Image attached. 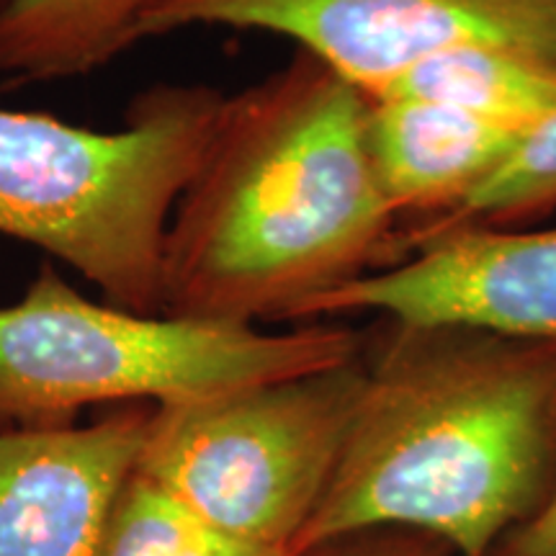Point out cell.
Listing matches in <instances>:
<instances>
[{
    "mask_svg": "<svg viewBox=\"0 0 556 556\" xmlns=\"http://www.w3.org/2000/svg\"><path fill=\"white\" fill-rule=\"evenodd\" d=\"M400 219L368 142V99L296 50L240 93L173 208L163 315L302 325L317 299L389 266Z\"/></svg>",
    "mask_w": 556,
    "mask_h": 556,
    "instance_id": "6da1fadb",
    "label": "cell"
},
{
    "mask_svg": "<svg viewBox=\"0 0 556 556\" xmlns=\"http://www.w3.org/2000/svg\"><path fill=\"white\" fill-rule=\"evenodd\" d=\"M387 323V319H381ZM343 454L294 554L415 528L486 556L544 503L556 462V348L387 323Z\"/></svg>",
    "mask_w": 556,
    "mask_h": 556,
    "instance_id": "7a4b0ae2",
    "label": "cell"
},
{
    "mask_svg": "<svg viewBox=\"0 0 556 556\" xmlns=\"http://www.w3.org/2000/svg\"><path fill=\"white\" fill-rule=\"evenodd\" d=\"M225 99L157 83L114 131L0 106V235L62 261L116 307L160 317L165 229Z\"/></svg>",
    "mask_w": 556,
    "mask_h": 556,
    "instance_id": "3957f363",
    "label": "cell"
},
{
    "mask_svg": "<svg viewBox=\"0 0 556 556\" xmlns=\"http://www.w3.org/2000/svg\"><path fill=\"white\" fill-rule=\"evenodd\" d=\"M366 336L338 319L287 332L148 317L83 296L45 263L0 307V430L75 426L88 407L173 405L351 364Z\"/></svg>",
    "mask_w": 556,
    "mask_h": 556,
    "instance_id": "277c9868",
    "label": "cell"
},
{
    "mask_svg": "<svg viewBox=\"0 0 556 556\" xmlns=\"http://www.w3.org/2000/svg\"><path fill=\"white\" fill-rule=\"evenodd\" d=\"M364 387L361 356L155 405L137 471L225 536L291 556L336 475Z\"/></svg>",
    "mask_w": 556,
    "mask_h": 556,
    "instance_id": "5b68a950",
    "label": "cell"
},
{
    "mask_svg": "<svg viewBox=\"0 0 556 556\" xmlns=\"http://www.w3.org/2000/svg\"><path fill=\"white\" fill-rule=\"evenodd\" d=\"M227 26L296 41L366 99L422 60L462 47H507L556 62V0H163L137 41Z\"/></svg>",
    "mask_w": 556,
    "mask_h": 556,
    "instance_id": "8992f818",
    "label": "cell"
},
{
    "mask_svg": "<svg viewBox=\"0 0 556 556\" xmlns=\"http://www.w3.org/2000/svg\"><path fill=\"white\" fill-rule=\"evenodd\" d=\"M351 315L556 348V227H467L413 240L389 266L317 299L302 325Z\"/></svg>",
    "mask_w": 556,
    "mask_h": 556,
    "instance_id": "52a82bcc",
    "label": "cell"
},
{
    "mask_svg": "<svg viewBox=\"0 0 556 556\" xmlns=\"http://www.w3.org/2000/svg\"><path fill=\"white\" fill-rule=\"evenodd\" d=\"M155 405L88 426L0 430V556H93Z\"/></svg>",
    "mask_w": 556,
    "mask_h": 556,
    "instance_id": "ba28073f",
    "label": "cell"
},
{
    "mask_svg": "<svg viewBox=\"0 0 556 556\" xmlns=\"http://www.w3.org/2000/svg\"><path fill=\"white\" fill-rule=\"evenodd\" d=\"M518 139L516 131L441 103L368 101L371 157L400 222L448 212L505 163Z\"/></svg>",
    "mask_w": 556,
    "mask_h": 556,
    "instance_id": "9c48e42d",
    "label": "cell"
},
{
    "mask_svg": "<svg viewBox=\"0 0 556 556\" xmlns=\"http://www.w3.org/2000/svg\"><path fill=\"white\" fill-rule=\"evenodd\" d=\"M163 0H13L0 11V78H80L137 45V26Z\"/></svg>",
    "mask_w": 556,
    "mask_h": 556,
    "instance_id": "30bf717a",
    "label": "cell"
},
{
    "mask_svg": "<svg viewBox=\"0 0 556 556\" xmlns=\"http://www.w3.org/2000/svg\"><path fill=\"white\" fill-rule=\"evenodd\" d=\"M377 99L441 103L526 135L556 109V62L507 47H462L409 67Z\"/></svg>",
    "mask_w": 556,
    "mask_h": 556,
    "instance_id": "8fae6325",
    "label": "cell"
},
{
    "mask_svg": "<svg viewBox=\"0 0 556 556\" xmlns=\"http://www.w3.org/2000/svg\"><path fill=\"white\" fill-rule=\"evenodd\" d=\"M556 212V109L531 127L490 178L438 217L402 225L392 261L407 242L467 227H526L528 219ZM389 261V263H392Z\"/></svg>",
    "mask_w": 556,
    "mask_h": 556,
    "instance_id": "7c38bea8",
    "label": "cell"
},
{
    "mask_svg": "<svg viewBox=\"0 0 556 556\" xmlns=\"http://www.w3.org/2000/svg\"><path fill=\"white\" fill-rule=\"evenodd\" d=\"M93 556H289L219 533L137 467L111 507Z\"/></svg>",
    "mask_w": 556,
    "mask_h": 556,
    "instance_id": "4fadbf2b",
    "label": "cell"
},
{
    "mask_svg": "<svg viewBox=\"0 0 556 556\" xmlns=\"http://www.w3.org/2000/svg\"><path fill=\"white\" fill-rule=\"evenodd\" d=\"M507 556H556V486L510 533Z\"/></svg>",
    "mask_w": 556,
    "mask_h": 556,
    "instance_id": "5bb4252c",
    "label": "cell"
},
{
    "mask_svg": "<svg viewBox=\"0 0 556 556\" xmlns=\"http://www.w3.org/2000/svg\"><path fill=\"white\" fill-rule=\"evenodd\" d=\"M296 556H435L413 546H392L387 539L379 536V531L353 533V536L332 539L328 544H319L315 548Z\"/></svg>",
    "mask_w": 556,
    "mask_h": 556,
    "instance_id": "9a60e30c",
    "label": "cell"
},
{
    "mask_svg": "<svg viewBox=\"0 0 556 556\" xmlns=\"http://www.w3.org/2000/svg\"><path fill=\"white\" fill-rule=\"evenodd\" d=\"M11 3H13V0H0V11H5V9H9Z\"/></svg>",
    "mask_w": 556,
    "mask_h": 556,
    "instance_id": "2e32d148",
    "label": "cell"
}]
</instances>
